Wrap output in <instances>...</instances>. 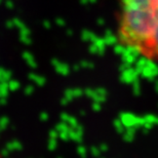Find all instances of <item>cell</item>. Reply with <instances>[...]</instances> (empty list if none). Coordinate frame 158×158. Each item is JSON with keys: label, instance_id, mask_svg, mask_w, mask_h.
Returning <instances> with one entry per match:
<instances>
[{"label": "cell", "instance_id": "6da1fadb", "mask_svg": "<svg viewBox=\"0 0 158 158\" xmlns=\"http://www.w3.org/2000/svg\"><path fill=\"white\" fill-rule=\"evenodd\" d=\"M117 37L123 46L158 63V0H118Z\"/></svg>", "mask_w": 158, "mask_h": 158}]
</instances>
